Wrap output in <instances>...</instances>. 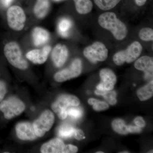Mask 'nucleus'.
Returning a JSON list of instances; mask_svg holds the SVG:
<instances>
[{"label":"nucleus","mask_w":153,"mask_h":153,"mask_svg":"<svg viewBox=\"0 0 153 153\" xmlns=\"http://www.w3.org/2000/svg\"><path fill=\"white\" fill-rule=\"evenodd\" d=\"M75 128L69 125L65 124L59 127L57 134L61 138L68 139L73 137Z\"/></svg>","instance_id":"21"},{"label":"nucleus","mask_w":153,"mask_h":153,"mask_svg":"<svg viewBox=\"0 0 153 153\" xmlns=\"http://www.w3.org/2000/svg\"><path fill=\"white\" fill-rule=\"evenodd\" d=\"M65 145L59 138H54L42 145L41 152L42 153H63Z\"/></svg>","instance_id":"15"},{"label":"nucleus","mask_w":153,"mask_h":153,"mask_svg":"<svg viewBox=\"0 0 153 153\" xmlns=\"http://www.w3.org/2000/svg\"><path fill=\"white\" fill-rule=\"evenodd\" d=\"M72 23L69 19L63 18L59 22L58 25V31L59 34L64 38L68 36V31L71 28Z\"/></svg>","instance_id":"22"},{"label":"nucleus","mask_w":153,"mask_h":153,"mask_svg":"<svg viewBox=\"0 0 153 153\" xmlns=\"http://www.w3.org/2000/svg\"><path fill=\"white\" fill-rule=\"evenodd\" d=\"M75 8L78 13L85 15L90 13L93 7L91 0H74Z\"/></svg>","instance_id":"18"},{"label":"nucleus","mask_w":153,"mask_h":153,"mask_svg":"<svg viewBox=\"0 0 153 153\" xmlns=\"http://www.w3.org/2000/svg\"><path fill=\"white\" fill-rule=\"evenodd\" d=\"M147 0H135L136 4L137 5L139 6V7H142V6L144 5L146 2Z\"/></svg>","instance_id":"33"},{"label":"nucleus","mask_w":153,"mask_h":153,"mask_svg":"<svg viewBox=\"0 0 153 153\" xmlns=\"http://www.w3.org/2000/svg\"><path fill=\"white\" fill-rule=\"evenodd\" d=\"M96 153H103L104 152H97Z\"/></svg>","instance_id":"37"},{"label":"nucleus","mask_w":153,"mask_h":153,"mask_svg":"<svg viewBox=\"0 0 153 153\" xmlns=\"http://www.w3.org/2000/svg\"><path fill=\"white\" fill-rule=\"evenodd\" d=\"M101 82L97 86V90L101 91L112 90L117 82L116 75L108 68L101 69L100 72Z\"/></svg>","instance_id":"10"},{"label":"nucleus","mask_w":153,"mask_h":153,"mask_svg":"<svg viewBox=\"0 0 153 153\" xmlns=\"http://www.w3.org/2000/svg\"><path fill=\"white\" fill-rule=\"evenodd\" d=\"M49 0H37L34 6V14L38 19H44L49 13Z\"/></svg>","instance_id":"17"},{"label":"nucleus","mask_w":153,"mask_h":153,"mask_svg":"<svg viewBox=\"0 0 153 153\" xmlns=\"http://www.w3.org/2000/svg\"><path fill=\"white\" fill-rule=\"evenodd\" d=\"M113 129L120 134L125 135L129 133L128 126H127L124 121L120 119H117L111 124Z\"/></svg>","instance_id":"23"},{"label":"nucleus","mask_w":153,"mask_h":153,"mask_svg":"<svg viewBox=\"0 0 153 153\" xmlns=\"http://www.w3.org/2000/svg\"><path fill=\"white\" fill-rule=\"evenodd\" d=\"M55 121V116L51 111L47 110L41 114L40 117L34 122L33 127L38 137L44 136L50 130Z\"/></svg>","instance_id":"8"},{"label":"nucleus","mask_w":153,"mask_h":153,"mask_svg":"<svg viewBox=\"0 0 153 153\" xmlns=\"http://www.w3.org/2000/svg\"><path fill=\"white\" fill-rule=\"evenodd\" d=\"M7 85L6 83L4 81H0V102L2 101L7 93Z\"/></svg>","instance_id":"28"},{"label":"nucleus","mask_w":153,"mask_h":153,"mask_svg":"<svg viewBox=\"0 0 153 153\" xmlns=\"http://www.w3.org/2000/svg\"><path fill=\"white\" fill-rule=\"evenodd\" d=\"M80 104L79 99L74 95L62 94L58 97L52 105V108L60 119L67 117L68 107H77Z\"/></svg>","instance_id":"4"},{"label":"nucleus","mask_w":153,"mask_h":153,"mask_svg":"<svg viewBox=\"0 0 153 153\" xmlns=\"http://www.w3.org/2000/svg\"><path fill=\"white\" fill-rule=\"evenodd\" d=\"M82 65L79 58L74 59L68 68L57 72L54 75V79L57 82H63L80 75L82 72Z\"/></svg>","instance_id":"9"},{"label":"nucleus","mask_w":153,"mask_h":153,"mask_svg":"<svg viewBox=\"0 0 153 153\" xmlns=\"http://www.w3.org/2000/svg\"><path fill=\"white\" fill-rule=\"evenodd\" d=\"M135 68L140 71H143L146 78L152 77L153 72V59L152 57L148 56H142L135 61Z\"/></svg>","instance_id":"14"},{"label":"nucleus","mask_w":153,"mask_h":153,"mask_svg":"<svg viewBox=\"0 0 153 153\" xmlns=\"http://www.w3.org/2000/svg\"><path fill=\"white\" fill-rule=\"evenodd\" d=\"M13 1V0H3V2L6 7H8L10 5Z\"/></svg>","instance_id":"35"},{"label":"nucleus","mask_w":153,"mask_h":153,"mask_svg":"<svg viewBox=\"0 0 153 153\" xmlns=\"http://www.w3.org/2000/svg\"><path fill=\"white\" fill-rule=\"evenodd\" d=\"M7 20L9 27L12 30L20 31L25 27L26 15L24 10L18 6H13L8 9Z\"/></svg>","instance_id":"7"},{"label":"nucleus","mask_w":153,"mask_h":153,"mask_svg":"<svg viewBox=\"0 0 153 153\" xmlns=\"http://www.w3.org/2000/svg\"><path fill=\"white\" fill-rule=\"evenodd\" d=\"M78 151V148L72 145H65L63 153H75Z\"/></svg>","instance_id":"29"},{"label":"nucleus","mask_w":153,"mask_h":153,"mask_svg":"<svg viewBox=\"0 0 153 153\" xmlns=\"http://www.w3.org/2000/svg\"><path fill=\"white\" fill-rule=\"evenodd\" d=\"M128 130L131 133H139L142 131L140 128L132 126H128Z\"/></svg>","instance_id":"32"},{"label":"nucleus","mask_w":153,"mask_h":153,"mask_svg":"<svg viewBox=\"0 0 153 153\" xmlns=\"http://www.w3.org/2000/svg\"><path fill=\"white\" fill-rule=\"evenodd\" d=\"M83 54L86 58L92 62H102L106 60L108 56V50L105 45L99 41H96L90 46L85 47Z\"/></svg>","instance_id":"6"},{"label":"nucleus","mask_w":153,"mask_h":153,"mask_svg":"<svg viewBox=\"0 0 153 153\" xmlns=\"http://www.w3.org/2000/svg\"><path fill=\"white\" fill-rule=\"evenodd\" d=\"M129 153L128 152H121V153Z\"/></svg>","instance_id":"38"},{"label":"nucleus","mask_w":153,"mask_h":153,"mask_svg":"<svg viewBox=\"0 0 153 153\" xmlns=\"http://www.w3.org/2000/svg\"><path fill=\"white\" fill-rule=\"evenodd\" d=\"M98 100L96 99L95 98H90L88 99V104L91 105H93L94 103L97 101Z\"/></svg>","instance_id":"34"},{"label":"nucleus","mask_w":153,"mask_h":153,"mask_svg":"<svg viewBox=\"0 0 153 153\" xmlns=\"http://www.w3.org/2000/svg\"><path fill=\"white\" fill-rule=\"evenodd\" d=\"M94 1L100 10L107 11L115 7L121 0H94Z\"/></svg>","instance_id":"20"},{"label":"nucleus","mask_w":153,"mask_h":153,"mask_svg":"<svg viewBox=\"0 0 153 153\" xmlns=\"http://www.w3.org/2000/svg\"><path fill=\"white\" fill-rule=\"evenodd\" d=\"M93 109L96 111H102L108 109L109 108V105L106 102L104 101H100L97 100V101L93 104Z\"/></svg>","instance_id":"27"},{"label":"nucleus","mask_w":153,"mask_h":153,"mask_svg":"<svg viewBox=\"0 0 153 153\" xmlns=\"http://www.w3.org/2000/svg\"><path fill=\"white\" fill-rule=\"evenodd\" d=\"M4 54L12 66L22 70L27 68V61L23 57L22 50L17 42L11 41L6 44L4 47Z\"/></svg>","instance_id":"2"},{"label":"nucleus","mask_w":153,"mask_h":153,"mask_svg":"<svg viewBox=\"0 0 153 153\" xmlns=\"http://www.w3.org/2000/svg\"><path fill=\"white\" fill-rule=\"evenodd\" d=\"M95 93L97 95L102 96L111 105H114L117 102V93L114 91H101L97 89L95 91Z\"/></svg>","instance_id":"24"},{"label":"nucleus","mask_w":153,"mask_h":153,"mask_svg":"<svg viewBox=\"0 0 153 153\" xmlns=\"http://www.w3.org/2000/svg\"><path fill=\"white\" fill-rule=\"evenodd\" d=\"M68 49L65 45L57 44L52 51L51 57L54 65L60 67L64 65L68 58Z\"/></svg>","instance_id":"13"},{"label":"nucleus","mask_w":153,"mask_h":153,"mask_svg":"<svg viewBox=\"0 0 153 153\" xmlns=\"http://www.w3.org/2000/svg\"><path fill=\"white\" fill-rule=\"evenodd\" d=\"M67 116L68 115L72 118L77 119L82 117V111L79 108L75 107L70 108L67 110Z\"/></svg>","instance_id":"26"},{"label":"nucleus","mask_w":153,"mask_h":153,"mask_svg":"<svg viewBox=\"0 0 153 153\" xmlns=\"http://www.w3.org/2000/svg\"><path fill=\"white\" fill-rule=\"evenodd\" d=\"M55 1H62V0H53Z\"/></svg>","instance_id":"36"},{"label":"nucleus","mask_w":153,"mask_h":153,"mask_svg":"<svg viewBox=\"0 0 153 153\" xmlns=\"http://www.w3.org/2000/svg\"><path fill=\"white\" fill-rule=\"evenodd\" d=\"M137 95L141 101L148 100L152 97L153 95V81H151L139 89L137 91Z\"/></svg>","instance_id":"19"},{"label":"nucleus","mask_w":153,"mask_h":153,"mask_svg":"<svg viewBox=\"0 0 153 153\" xmlns=\"http://www.w3.org/2000/svg\"><path fill=\"white\" fill-rule=\"evenodd\" d=\"M73 137L78 140H81L83 139H85V138L84 132L82 131L80 129H75Z\"/></svg>","instance_id":"30"},{"label":"nucleus","mask_w":153,"mask_h":153,"mask_svg":"<svg viewBox=\"0 0 153 153\" xmlns=\"http://www.w3.org/2000/svg\"><path fill=\"white\" fill-rule=\"evenodd\" d=\"M98 22L102 27L110 31L117 40H123L127 35L126 26L113 12H105L102 14L99 17Z\"/></svg>","instance_id":"1"},{"label":"nucleus","mask_w":153,"mask_h":153,"mask_svg":"<svg viewBox=\"0 0 153 153\" xmlns=\"http://www.w3.org/2000/svg\"><path fill=\"white\" fill-rule=\"evenodd\" d=\"M17 137L22 140H34L38 138L33 124L27 122L19 123L16 127Z\"/></svg>","instance_id":"11"},{"label":"nucleus","mask_w":153,"mask_h":153,"mask_svg":"<svg viewBox=\"0 0 153 153\" xmlns=\"http://www.w3.org/2000/svg\"><path fill=\"white\" fill-rule=\"evenodd\" d=\"M33 43L36 47L45 45L49 41V33L47 30L40 27L34 28L32 33Z\"/></svg>","instance_id":"16"},{"label":"nucleus","mask_w":153,"mask_h":153,"mask_svg":"<svg viewBox=\"0 0 153 153\" xmlns=\"http://www.w3.org/2000/svg\"><path fill=\"white\" fill-rule=\"evenodd\" d=\"M25 109V103L16 97H9L0 103V111L4 117L8 120L11 119L21 114Z\"/></svg>","instance_id":"5"},{"label":"nucleus","mask_w":153,"mask_h":153,"mask_svg":"<svg viewBox=\"0 0 153 153\" xmlns=\"http://www.w3.org/2000/svg\"><path fill=\"white\" fill-rule=\"evenodd\" d=\"M51 49V46L47 45L42 49H33L29 51L27 53L26 57L35 64H43L47 61Z\"/></svg>","instance_id":"12"},{"label":"nucleus","mask_w":153,"mask_h":153,"mask_svg":"<svg viewBox=\"0 0 153 153\" xmlns=\"http://www.w3.org/2000/svg\"><path fill=\"white\" fill-rule=\"evenodd\" d=\"M139 35L140 38L143 41H153V30L152 28H143L140 30Z\"/></svg>","instance_id":"25"},{"label":"nucleus","mask_w":153,"mask_h":153,"mask_svg":"<svg viewBox=\"0 0 153 153\" xmlns=\"http://www.w3.org/2000/svg\"><path fill=\"white\" fill-rule=\"evenodd\" d=\"M143 47L140 42L135 41L131 44L125 50L117 52L113 60L116 65L121 66L125 63H131L136 60L142 52Z\"/></svg>","instance_id":"3"},{"label":"nucleus","mask_w":153,"mask_h":153,"mask_svg":"<svg viewBox=\"0 0 153 153\" xmlns=\"http://www.w3.org/2000/svg\"><path fill=\"white\" fill-rule=\"evenodd\" d=\"M134 123L138 127L140 128L144 127L146 126V123L143 119L141 117H137L134 120Z\"/></svg>","instance_id":"31"}]
</instances>
